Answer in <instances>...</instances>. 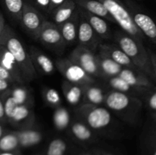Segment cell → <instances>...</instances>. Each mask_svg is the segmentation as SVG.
I'll list each match as a JSON object with an SVG mask.
<instances>
[{"instance_id": "21", "label": "cell", "mask_w": 156, "mask_h": 155, "mask_svg": "<svg viewBox=\"0 0 156 155\" xmlns=\"http://www.w3.org/2000/svg\"><path fill=\"white\" fill-rule=\"evenodd\" d=\"M18 138L19 147H31L39 144L43 140V135L41 132L35 129H22L14 132Z\"/></svg>"}, {"instance_id": "8", "label": "cell", "mask_w": 156, "mask_h": 155, "mask_svg": "<svg viewBox=\"0 0 156 155\" xmlns=\"http://www.w3.org/2000/svg\"><path fill=\"white\" fill-rule=\"evenodd\" d=\"M45 21L42 14L28 2L26 1L19 20L24 30L32 37L37 40L40 30Z\"/></svg>"}, {"instance_id": "29", "label": "cell", "mask_w": 156, "mask_h": 155, "mask_svg": "<svg viewBox=\"0 0 156 155\" xmlns=\"http://www.w3.org/2000/svg\"><path fill=\"white\" fill-rule=\"evenodd\" d=\"M15 84H13L14 86L9 89L10 95L18 105L28 106L29 94L27 89L23 87L22 84H16V85Z\"/></svg>"}, {"instance_id": "38", "label": "cell", "mask_w": 156, "mask_h": 155, "mask_svg": "<svg viewBox=\"0 0 156 155\" xmlns=\"http://www.w3.org/2000/svg\"><path fill=\"white\" fill-rule=\"evenodd\" d=\"M5 120V116L4 112V106H3V102L0 97V122Z\"/></svg>"}, {"instance_id": "3", "label": "cell", "mask_w": 156, "mask_h": 155, "mask_svg": "<svg viewBox=\"0 0 156 155\" xmlns=\"http://www.w3.org/2000/svg\"><path fill=\"white\" fill-rule=\"evenodd\" d=\"M98 1L103 3L114 19V22L120 26L123 32L140 42H144L146 37L134 24L130 12L126 5L123 4L120 0H98Z\"/></svg>"}, {"instance_id": "35", "label": "cell", "mask_w": 156, "mask_h": 155, "mask_svg": "<svg viewBox=\"0 0 156 155\" xmlns=\"http://www.w3.org/2000/svg\"><path fill=\"white\" fill-rule=\"evenodd\" d=\"M11 85H12V84L10 83L9 81L0 78V94L5 92V91H8L9 89H10Z\"/></svg>"}, {"instance_id": "4", "label": "cell", "mask_w": 156, "mask_h": 155, "mask_svg": "<svg viewBox=\"0 0 156 155\" xmlns=\"http://www.w3.org/2000/svg\"><path fill=\"white\" fill-rule=\"evenodd\" d=\"M78 113L85 122V125L93 130H102L110 126L112 116L109 109L97 105L85 103Z\"/></svg>"}, {"instance_id": "23", "label": "cell", "mask_w": 156, "mask_h": 155, "mask_svg": "<svg viewBox=\"0 0 156 155\" xmlns=\"http://www.w3.org/2000/svg\"><path fill=\"white\" fill-rule=\"evenodd\" d=\"M105 96L106 94L104 92V90L99 87L93 84L88 85L84 90V98H85V103L92 105L100 104L105 102Z\"/></svg>"}, {"instance_id": "43", "label": "cell", "mask_w": 156, "mask_h": 155, "mask_svg": "<svg viewBox=\"0 0 156 155\" xmlns=\"http://www.w3.org/2000/svg\"><path fill=\"white\" fill-rule=\"evenodd\" d=\"M81 155H93V154H91V153H82V154Z\"/></svg>"}, {"instance_id": "1", "label": "cell", "mask_w": 156, "mask_h": 155, "mask_svg": "<svg viewBox=\"0 0 156 155\" xmlns=\"http://www.w3.org/2000/svg\"><path fill=\"white\" fill-rule=\"evenodd\" d=\"M114 39L116 44L127 55L136 68L155 81L156 71L152 68L150 53L143 45V43L137 40L123 31L116 32Z\"/></svg>"}, {"instance_id": "12", "label": "cell", "mask_w": 156, "mask_h": 155, "mask_svg": "<svg viewBox=\"0 0 156 155\" xmlns=\"http://www.w3.org/2000/svg\"><path fill=\"white\" fill-rule=\"evenodd\" d=\"M118 76L134 88L143 90L155 89L152 81L136 68H123Z\"/></svg>"}, {"instance_id": "37", "label": "cell", "mask_w": 156, "mask_h": 155, "mask_svg": "<svg viewBox=\"0 0 156 155\" xmlns=\"http://www.w3.org/2000/svg\"><path fill=\"white\" fill-rule=\"evenodd\" d=\"M66 0H50V12L51 13L52 11L54 9H56L57 6L63 3Z\"/></svg>"}, {"instance_id": "18", "label": "cell", "mask_w": 156, "mask_h": 155, "mask_svg": "<svg viewBox=\"0 0 156 155\" xmlns=\"http://www.w3.org/2000/svg\"><path fill=\"white\" fill-rule=\"evenodd\" d=\"M74 2L77 6L89 13L97 15L106 21L115 23L103 3L98 0H74Z\"/></svg>"}, {"instance_id": "24", "label": "cell", "mask_w": 156, "mask_h": 155, "mask_svg": "<svg viewBox=\"0 0 156 155\" xmlns=\"http://www.w3.org/2000/svg\"><path fill=\"white\" fill-rule=\"evenodd\" d=\"M108 79V84L113 89V91H120V92L125 93V94H131L134 97L136 93H140L145 91L146 90L139 89V88H134V87L129 85L127 82L125 81L123 78L119 76L110 78ZM151 90V89H149Z\"/></svg>"}, {"instance_id": "11", "label": "cell", "mask_w": 156, "mask_h": 155, "mask_svg": "<svg viewBox=\"0 0 156 155\" xmlns=\"http://www.w3.org/2000/svg\"><path fill=\"white\" fill-rule=\"evenodd\" d=\"M126 6L129 9L133 21L139 30L144 35L145 37L148 38L152 40V43H155L156 25L152 18L144 12L139 11L137 8L131 3Z\"/></svg>"}, {"instance_id": "28", "label": "cell", "mask_w": 156, "mask_h": 155, "mask_svg": "<svg viewBox=\"0 0 156 155\" xmlns=\"http://www.w3.org/2000/svg\"><path fill=\"white\" fill-rule=\"evenodd\" d=\"M18 147V138L14 132L3 134L0 138V152L16 151Z\"/></svg>"}, {"instance_id": "30", "label": "cell", "mask_w": 156, "mask_h": 155, "mask_svg": "<svg viewBox=\"0 0 156 155\" xmlns=\"http://www.w3.org/2000/svg\"><path fill=\"white\" fill-rule=\"evenodd\" d=\"M25 0H3L5 9L13 19L19 21Z\"/></svg>"}, {"instance_id": "25", "label": "cell", "mask_w": 156, "mask_h": 155, "mask_svg": "<svg viewBox=\"0 0 156 155\" xmlns=\"http://www.w3.org/2000/svg\"><path fill=\"white\" fill-rule=\"evenodd\" d=\"M70 121V114L66 108L61 106L56 108L53 115V122L56 129L64 130L69 126Z\"/></svg>"}, {"instance_id": "34", "label": "cell", "mask_w": 156, "mask_h": 155, "mask_svg": "<svg viewBox=\"0 0 156 155\" xmlns=\"http://www.w3.org/2000/svg\"><path fill=\"white\" fill-rule=\"evenodd\" d=\"M37 5L45 12H50V0H35Z\"/></svg>"}, {"instance_id": "10", "label": "cell", "mask_w": 156, "mask_h": 155, "mask_svg": "<svg viewBox=\"0 0 156 155\" xmlns=\"http://www.w3.org/2000/svg\"><path fill=\"white\" fill-rule=\"evenodd\" d=\"M79 9V8H78ZM101 38L94 32L89 23L82 16L79 10V22H78L77 40L80 46L94 52L100 45Z\"/></svg>"}, {"instance_id": "9", "label": "cell", "mask_w": 156, "mask_h": 155, "mask_svg": "<svg viewBox=\"0 0 156 155\" xmlns=\"http://www.w3.org/2000/svg\"><path fill=\"white\" fill-rule=\"evenodd\" d=\"M37 40L54 51H61L66 46L59 29L56 24L45 21L38 34Z\"/></svg>"}, {"instance_id": "17", "label": "cell", "mask_w": 156, "mask_h": 155, "mask_svg": "<svg viewBox=\"0 0 156 155\" xmlns=\"http://www.w3.org/2000/svg\"><path fill=\"white\" fill-rule=\"evenodd\" d=\"M78 22H79V9H76V12L69 19L58 25L66 45L73 43L77 40Z\"/></svg>"}, {"instance_id": "6", "label": "cell", "mask_w": 156, "mask_h": 155, "mask_svg": "<svg viewBox=\"0 0 156 155\" xmlns=\"http://www.w3.org/2000/svg\"><path fill=\"white\" fill-rule=\"evenodd\" d=\"M68 58L83 68L84 71L91 77L103 78L98 65L96 54L94 52L79 45L71 52Z\"/></svg>"}, {"instance_id": "16", "label": "cell", "mask_w": 156, "mask_h": 155, "mask_svg": "<svg viewBox=\"0 0 156 155\" xmlns=\"http://www.w3.org/2000/svg\"><path fill=\"white\" fill-rule=\"evenodd\" d=\"M79 10L82 16L86 19V21L89 23L91 27L94 30L98 36L101 39H110L111 37V30L109 28L106 20L100 17L94 15L93 14L89 13L87 11L79 8Z\"/></svg>"}, {"instance_id": "5", "label": "cell", "mask_w": 156, "mask_h": 155, "mask_svg": "<svg viewBox=\"0 0 156 155\" xmlns=\"http://www.w3.org/2000/svg\"><path fill=\"white\" fill-rule=\"evenodd\" d=\"M55 67L66 80L72 84L85 88L95 82V79L87 74L83 68L72 62L69 58H61L56 61Z\"/></svg>"}, {"instance_id": "19", "label": "cell", "mask_w": 156, "mask_h": 155, "mask_svg": "<svg viewBox=\"0 0 156 155\" xmlns=\"http://www.w3.org/2000/svg\"><path fill=\"white\" fill-rule=\"evenodd\" d=\"M96 58L99 70L103 76V78H110L118 76L123 68L106 55L99 52L98 54H96Z\"/></svg>"}, {"instance_id": "14", "label": "cell", "mask_w": 156, "mask_h": 155, "mask_svg": "<svg viewBox=\"0 0 156 155\" xmlns=\"http://www.w3.org/2000/svg\"><path fill=\"white\" fill-rule=\"evenodd\" d=\"M0 63L10 73L15 79L16 84H23L25 83L22 72L17 64L12 53L2 45H0Z\"/></svg>"}, {"instance_id": "41", "label": "cell", "mask_w": 156, "mask_h": 155, "mask_svg": "<svg viewBox=\"0 0 156 155\" xmlns=\"http://www.w3.org/2000/svg\"><path fill=\"white\" fill-rule=\"evenodd\" d=\"M3 134H4V132H3V127L2 126L1 123H0V138H1V137L2 136Z\"/></svg>"}, {"instance_id": "32", "label": "cell", "mask_w": 156, "mask_h": 155, "mask_svg": "<svg viewBox=\"0 0 156 155\" xmlns=\"http://www.w3.org/2000/svg\"><path fill=\"white\" fill-rule=\"evenodd\" d=\"M44 98L47 103L53 107H58L61 105V97L59 92L54 88H47L44 91Z\"/></svg>"}, {"instance_id": "7", "label": "cell", "mask_w": 156, "mask_h": 155, "mask_svg": "<svg viewBox=\"0 0 156 155\" xmlns=\"http://www.w3.org/2000/svg\"><path fill=\"white\" fill-rule=\"evenodd\" d=\"M108 109L116 112H125L138 110L141 103L136 97L120 91H111L106 94L105 102Z\"/></svg>"}, {"instance_id": "40", "label": "cell", "mask_w": 156, "mask_h": 155, "mask_svg": "<svg viewBox=\"0 0 156 155\" xmlns=\"http://www.w3.org/2000/svg\"><path fill=\"white\" fill-rule=\"evenodd\" d=\"M0 155H18L15 151L10 152H0Z\"/></svg>"}, {"instance_id": "36", "label": "cell", "mask_w": 156, "mask_h": 155, "mask_svg": "<svg viewBox=\"0 0 156 155\" xmlns=\"http://www.w3.org/2000/svg\"><path fill=\"white\" fill-rule=\"evenodd\" d=\"M148 104H149V108L155 112L156 110V93L155 90H153L152 93L149 96V100H148Z\"/></svg>"}, {"instance_id": "31", "label": "cell", "mask_w": 156, "mask_h": 155, "mask_svg": "<svg viewBox=\"0 0 156 155\" xmlns=\"http://www.w3.org/2000/svg\"><path fill=\"white\" fill-rule=\"evenodd\" d=\"M66 151V142L61 138H55L49 143L46 155H65Z\"/></svg>"}, {"instance_id": "13", "label": "cell", "mask_w": 156, "mask_h": 155, "mask_svg": "<svg viewBox=\"0 0 156 155\" xmlns=\"http://www.w3.org/2000/svg\"><path fill=\"white\" fill-rule=\"evenodd\" d=\"M99 53L106 55L123 68H136L127 55L116 43H101L98 47ZM137 69V68H136Z\"/></svg>"}, {"instance_id": "2", "label": "cell", "mask_w": 156, "mask_h": 155, "mask_svg": "<svg viewBox=\"0 0 156 155\" xmlns=\"http://www.w3.org/2000/svg\"><path fill=\"white\" fill-rule=\"evenodd\" d=\"M0 45L5 47L12 54L22 72L26 82L34 80L37 76L28 51L16 33L5 24L0 36Z\"/></svg>"}, {"instance_id": "27", "label": "cell", "mask_w": 156, "mask_h": 155, "mask_svg": "<svg viewBox=\"0 0 156 155\" xmlns=\"http://www.w3.org/2000/svg\"><path fill=\"white\" fill-rule=\"evenodd\" d=\"M73 136L80 141H88L92 138V131L82 122H75L71 127Z\"/></svg>"}, {"instance_id": "39", "label": "cell", "mask_w": 156, "mask_h": 155, "mask_svg": "<svg viewBox=\"0 0 156 155\" xmlns=\"http://www.w3.org/2000/svg\"><path fill=\"white\" fill-rule=\"evenodd\" d=\"M5 26V24L4 19H3L2 16L0 15V36H1L2 33V32H3V30H4Z\"/></svg>"}, {"instance_id": "42", "label": "cell", "mask_w": 156, "mask_h": 155, "mask_svg": "<svg viewBox=\"0 0 156 155\" xmlns=\"http://www.w3.org/2000/svg\"><path fill=\"white\" fill-rule=\"evenodd\" d=\"M102 155H114V154H112V153H103Z\"/></svg>"}, {"instance_id": "15", "label": "cell", "mask_w": 156, "mask_h": 155, "mask_svg": "<svg viewBox=\"0 0 156 155\" xmlns=\"http://www.w3.org/2000/svg\"><path fill=\"white\" fill-rule=\"evenodd\" d=\"M28 53L36 71L39 70L45 74H50L54 72V63L47 55L34 46L29 49Z\"/></svg>"}, {"instance_id": "33", "label": "cell", "mask_w": 156, "mask_h": 155, "mask_svg": "<svg viewBox=\"0 0 156 155\" xmlns=\"http://www.w3.org/2000/svg\"><path fill=\"white\" fill-rule=\"evenodd\" d=\"M0 78L9 81L10 82V83H12V84H16V82H15V79H14V78L12 77V74H11L10 73H9V71H8L7 70H6L5 68L2 65L1 63H0Z\"/></svg>"}, {"instance_id": "20", "label": "cell", "mask_w": 156, "mask_h": 155, "mask_svg": "<svg viewBox=\"0 0 156 155\" xmlns=\"http://www.w3.org/2000/svg\"><path fill=\"white\" fill-rule=\"evenodd\" d=\"M76 9L77 5L74 0H66L51 12L53 23L58 26L66 21L74 14Z\"/></svg>"}, {"instance_id": "22", "label": "cell", "mask_w": 156, "mask_h": 155, "mask_svg": "<svg viewBox=\"0 0 156 155\" xmlns=\"http://www.w3.org/2000/svg\"><path fill=\"white\" fill-rule=\"evenodd\" d=\"M62 89L66 100L71 105H77L84 97L85 88L80 85L72 84L66 81L62 84Z\"/></svg>"}, {"instance_id": "26", "label": "cell", "mask_w": 156, "mask_h": 155, "mask_svg": "<svg viewBox=\"0 0 156 155\" xmlns=\"http://www.w3.org/2000/svg\"><path fill=\"white\" fill-rule=\"evenodd\" d=\"M32 118V112L27 105H18L15 108L9 122L15 125H21L28 122Z\"/></svg>"}]
</instances>
